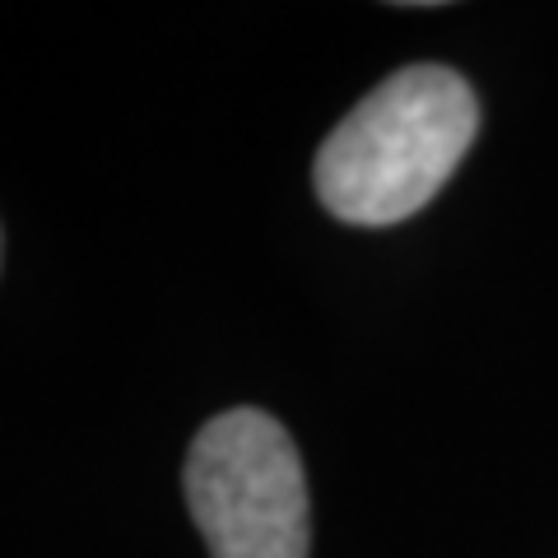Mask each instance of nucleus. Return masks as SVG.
<instances>
[{"label": "nucleus", "mask_w": 558, "mask_h": 558, "mask_svg": "<svg viewBox=\"0 0 558 558\" xmlns=\"http://www.w3.org/2000/svg\"><path fill=\"white\" fill-rule=\"evenodd\" d=\"M475 131L480 102L457 70H396L326 135L312 186L336 219L381 229L438 196L475 145Z\"/></svg>", "instance_id": "1"}, {"label": "nucleus", "mask_w": 558, "mask_h": 558, "mask_svg": "<svg viewBox=\"0 0 558 558\" xmlns=\"http://www.w3.org/2000/svg\"><path fill=\"white\" fill-rule=\"evenodd\" d=\"M186 508L209 558H307V480L289 428L260 410H229L186 451Z\"/></svg>", "instance_id": "2"}]
</instances>
